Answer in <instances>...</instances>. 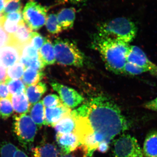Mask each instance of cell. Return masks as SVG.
I'll return each mask as SVG.
<instances>
[{"mask_svg": "<svg viewBox=\"0 0 157 157\" xmlns=\"http://www.w3.org/2000/svg\"><path fill=\"white\" fill-rule=\"evenodd\" d=\"M71 115L76 124L74 133L89 157L101 143L110 144L131 126L117 104L104 95L91 98L71 111Z\"/></svg>", "mask_w": 157, "mask_h": 157, "instance_id": "cell-1", "label": "cell"}, {"mask_svg": "<svg viewBox=\"0 0 157 157\" xmlns=\"http://www.w3.org/2000/svg\"><path fill=\"white\" fill-rule=\"evenodd\" d=\"M93 46L99 52L108 70L116 74L123 73L130 50L128 43L104 39L97 35L94 37Z\"/></svg>", "mask_w": 157, "mask_h": 157, "instance_id": "cell-2", "label": "cell"}, {"mask_svg": "<svg viewBox=\"0 0 157 157\" xmlns=\"http://www.w3.org/2000/svg\"><path fill=\"white\" fill-rule=\"evenodd\" d=\"M98 30V35L102 38L129 44L136 36L137 29L128 18L119 17L103 23Z\"/></svg>", "mask_w": 157, "mask_h": 157, "instance_id": "cell-3", "label": "cell"}, {"mask_svg": "<svg viewBox=\"0 0 157 157\" xmlns=\"http://www.w3.org/2000/svg\"><path fill=\"white\" fill-rule=\"evenodd\" d=\"M53 45L56 60L59 63L76 67L83 66L84 55L74 42L59 38L55 40Z\"/></svg>", "mask_w": 157, "mask_h": 157, "instance_id": "cell-4", "label": "cell"}, {"mask_svg": "<svg viewBox=\"0 0 157 157\" xmlns=\"http://www.w3.org/2000/svg\"><path fill=\"white\" fill-rule=\"evenodd\" d=\"M14 132L20 143L25 148L34 142L38 127L32 118L26 113L14 116Z\"/></svg>", "mask_w": 157, "mask_h": 157, "instance_id": "cell-5", "label": "cell"}, {"mask_svg": "<svg viewBox=\"0 0 157 157\" xmlns=\"http://www.w3.org/2000/svg\"><path fill=\"white\" fill-rule=\"evenodd\" d=\"M113 157H144L142 150L135 137L122 134L113 142Z\"/></svg>", "mask_w": 157, "mask_h": 157, "instance_id": "cell-6", "label": "cell"}, {"mask_svg": "<svg viewBox=\"0 0 157 157\" xmlns=\"http://www.w3.org/2000/svg\"><path fill=\"white\" fill-rule=\"evenodd\" d=\"M47 11L46 7L31 0L27 3L23 11L24 21L32 30H37L45 25Z\"/></svg>", "mask_w": 157, "mask_h": 157, "instance_id": "cell-7", "label": "cell"}, {"mask_svg": "<svg viewBox=\"0 0 157 157\" xmlns=\"http://www.w3.org/2000/svg\"><path fill=\"white\" fill-rule=\"evenodd\" d=\"M52 89L57 92L63 104L70 108H74L81 104L84 99L75 90L57 82L51 83Z\"/></svg>", "mask_w": 157, "mask_h": 157, "instance_id": "cell-8", "label": "cell"}, {"mask_svg": "<svg viewBox=\"0 0 157 157\" xmlns=\"http://www.w3.org/2000/svg\"><path fill=\"white\" fill-rule=\"evenodd\" d=\"M127 62L143 68L147 72L157 76V65L151 61L143 51L137 46H130Z\"/></svg>", "mask_w": 157, "mask_h": 157, "instance_id": "cell-9", "label": "cell"}, {"mask_svg": "<svg viewBox=\"0 0 157 157\" xmlns=\"http://www.w3.org/2000/svg\"><path fill=\"white\" fill-rule=\"evenodd\" d=\"M19 62L24 65L25 69L30 67L42 70L45 67L39 58V51L32 46L30 43L21 47Z\"/></svg>", "mask_w": 157, "mask_h": 157, "instance_id": "cell-10", "label": "cell"}, {"mask_svg": "<svg viewBox=\"0 0 157 157\" xmlns=\"http://www.w3.org/2000/svg\"><path fill=\"white\" fill-rule=\"evenodd\" d=\"M21 49L19 46L9 43L0 48V60L2 66L7 68L19 62Z\"/></svg>", "mask_w": 157, "mask_h": 157, "instance_id": "cell-11", "label": "cell"}, {"mask_svg": "<svg viewBox=\"0 0 157 157\" xmlns=\"http://www.w3.org/2000/svg\"><path fill=\"white\" fill-rule=\"evenodd\" d=\"M56 140L64 154H69L80 145L78 137L74 132L68 134H57Z\"/></svg>", "mask_w": 157, "mask_h": 157, "instance_id": "cell-12", "label": "cell"}, {"mask_svg": "<svg viewBox=\"0 0 157 157\" xmlns=\"http://www.w3.org/2000/svg\"><path fill=\"white\" fill-rule=\"evenodd\" d=\"M71 109L64 104L54 108H45V125L54 127L63 118L71 114Z\"/></svg>", "mask_w": 157, "mask_h": 157, "instance_id": "cell-13", "label": "cell"}, {"mask_svg": "<svg viewBox=\"0 0 157 157\" xmlns=\"http://www.w3.org/2000/svg\"><path fill=\"white\" fill-rule=\"evenodd\" d=\"M32 31L24 21H22L19 23L17 31L10 36L9 43H12L21 48L24 45L30 43Z\"/></svg>", "mask_w": 157, "mask_h": 157, "instance_id": "cell-14", "label": "cell"}, {"mask_svg": "<svg viewBox=\"0 0 157 157\" xmlns=\"http://www.w3.org/2000/svg\"><path fill=\"white\" fill-rule=\"evenodd\" d=\"M39 58L44 67L53 64L56 61L53 43L46 39L44 44L39 51Z\"/></svg>", "mask_w": 157, "mask_h": 157, "instance_id": "cell-15", "label": "cell"}, {"mask_svg": "<svg viewBox=\"0 0 157 157\" xmlns=\"http://www.w3.org/2000/svg\"><path fill=\"white\" fill-rule=\"evenodd\" d=\"M57 15L58 21L63 30L72 28L76 18V10L74 8H66L62 9Z\"/></svg>", "mask_w": 157, "mask_h": 157, "instance_id": "cell-16", "label": "cell"}, {"mask_svg": "<svg viewBox=\"0 0 157 157\" xmlns=\"http://www.w3.org/2000/svg\"><path fill=\"white\" fill-rule=\"evenodd\" d=\"M142 151L145 157H157V130L152 131L147 134Z\"/></svg>", "mask_w": 157, "mask_h": 157, "instance_id": "cell-17", "label": "cell"}, {"mask_svg": "<svg viewBox=\"0 0 157 157\" xmlns=\"http://www.w3.org/2000/svg\"><path fill=\"white\" fill-rule=\"evenodd\" d=\"M11 101L15 112L22 114L29 112L31 104L25 93L13 95L11 97Z\"/></svg>", "mask_w": 157, "mask_h": 157, "instance_id": "cell-18", "label": "cell"}, {"mask_svg": "<svg viewBox=\"0 0 157 157\" xmlns=\"http://www.w3.org/2000/svg\"><path fill=\"white\" fill-rule=\"evenodd\" d=\"M47 90V86L44 82L30 86L26 89L25 94L31 105L35 104L40 100L42 95Z\"/></svg>", "mask_w": 157, "mask_h": 157, "instance_id": "cell-19", "label": "cell"}, {"mask_svg": "<svg viewBox=\"0 0 157 157\" xmlns=\"http://www.w3.org/2000/svg\"><path fill=\"white\" fill-rule=\"evenodd\" d=\"M34 157H59L58 149L55 144L43 143L33 148Z\"/></svg>", "mask_w": 157, "mask_h": 157, "instance_id": "cell-20", "label": "cell"}, {"mask_svg": "<svg viewBox=\"0 0 157 157\" xmlns=\"http://www.w3.org/2000/svg\"><path fill=\"white\" fill-rule=\"evenodd\" d=\"M76 124L71 114L63 118L56 124L54 128L57 134H68L74 132Z\"/></svg>", "mask_w": 157, "mask_h": 157, "instance_id": "cell-21", "label": "cell"}, {"mask_svg": "<svg viewBox=\"0 0 157 157\" xmlns=\"http://www.w3.org/2000/svg\"><path fill=\"white\" fill-rule=\"evenodd\" d=\"M44 75V73L41 70H36L32 68H27L25 70L22 76V80L24 83L29 86L39 83Z\"/></svg>", "mask_w": 157, "mask_h": 157, "instance_id": "cell-22", "label": "cell"}, {"mask_svg": "<svg viewBox=\"0 0 157 157\" xmlns=\"http://www.w3.org/2000/svg\"><path fill=\"white\" fill-rule=\"evenodd\" d=\"M42 101L34 104L31 109L30 115L37 127L45 125V108Z\"/></svg>", "mask_w": 157, "mask_h": 157, "instance_id": "cell-23", "label": "cell"}, {"mask_svg": "<svg viewBox=\"0 0 157 157\" xmlns=\"http://www.w3.org/2000/svg\"><path fill=\"white\" fill-rule=\"evenodd\" d=\"M45 25L47 30L50 33L58 34L63 31V29L58 21L56 14H50L48 15Z\"/></svg>", "mask_w": 157, "mask_h": 157, "instance_id": "cell-24", "label": "cell"}, {"mask_svg": "<svg viewBox=\"0 0 157 157\" xmlns=\"http://www.w3.org/2000/svg\"><path fill=\"white\" fill-rule=\"evenodd\" d=\"M5 83L8 85L9 93L11 95L21 93H25V86L20 79H10L7 77Z\"/></svg>", "mask_w": 157, "mask_h": 157, "instance_id": "cell-25", "label": "cell"}, {"mask_svg": "<svg viewBox=\"0 0 157 157\" xmlns=\"http://www.w3.org/2000/svg\"><path fill=\"white\" fill-rule=\"evenodd\" d=\"M13 111L11 98L0 99V117L2 118L8 119L12 115Z\"/></svg>", "mask_w": 157, "mask_h": 157, "instance_id": "cell-26", "label": "cell"}, {"mask_svg": "<svg viewBox=\"0 0 157 157\" xmlns=\"http://www.w3.org/2000/svg\"><path fill=\"white\" fill-rule=\"evenodd\" d=\"M25 70L24 65L18 62L9 67L7 70V76L11 79H18L22 77Z\"/></svg>", "mask_w": 157, "mask_h": 157, "instance_id": "cell-27", "label": "cell"}, {"mask_svg": "<svg viewBox=\"0 0 157 157\" xmlns=\"http://www.w3.org/2000/svg\"><path fill=\"white\" fill-rule=\"evenodd\" d=\"M3 15L13 12L21 11L22 8L21 0H5Z\"/></svg>", "mask_w": 157, "mask_h": 157, "instance_id": "cell-28", "label": "cell"}, {"mask_svg": "<svg viewBox=\"0 0 157 157\" xmlns=\"http://www.w3.org/2000/svg\"><path fill=\"white\" fill-rule=\"evenodd\" d=\"M0 25L9 36L13 35L17 31L19 23L6 19L3 15L0 19Z\"/></svg>", "mask_w": 157, "mask_h": 157, "instance_id": "cell-29", "label": "cell"}, {"mask_svg": "<svg viewBox=\"0 0 157 157\" xmlns=\"http://www.w3.org/2000/svg\"><path fill=\"white\" fill-rule=\"evenodd\" d=\"M43 105L46 108H54L63 104L60 98L55 94H50L46 96L43 99Z\"/></svg>", "mask_w": 157, "mask_h": 157, "instance_id": "cell-30", "label": "cell"}, {"mask_svg": "<svg viewBox=\"0 0 157 157\" xmlns=\"http://www.w3.org/2000/svg\"><path fill=\"white\" fill-rule=\"evenodd\" d=\"M18 148L11 143H4L0 148L1 157H14Z\"/></svg>", "mask_w": 157, "mask_h": 157, "instance_id": "cell-31", "label": "cell"}, {"mask_svg": "<svg viewBox=\"0 0 157 157\" xmlns=\"http://www.w3.org/2000/svg\"><path fill=\"white\" fill-rule=\"evenodd\" d=\"M46 40L45 38L37 32H33L31 34V44L37 50L39 51L41 48Z\"/></svg>", "mask_w": 157, "mask_h": 157, "instance_id": "cell-32", "label": "cell"}, {"mask_svg": "<svg viewBox=\"0 0 157 157\" xmlns=\"http://www.w3.org/2000/svg\"><path fill=\"white\" fill-rule=\"evenodd\" d=\"M147 71L143 68L128 62L125 65L123 71V73L131 75H139Z\"/></svg>", "mask_w": 157, "mask_h": 157, "instance_id": "cell-33", "label": "cell"}, {"mask_svg": "<svg viewBox=\"0 0 157 157\" xmlns=\"http://www.w3.org/2000/svg\"><path fill=\"white\" fill-rule=\"evenodd\" d=\"M4 16L6 19L9 20L11 21L17 22V23H19L20 22L24 20L21 11L13 12V13H10V14H6Z\"/></svg>", "mask_w": 157, "mask_h": 157, "instance_id": "cell-34", "label": "cell"}, {"mask_svg": "<svg viewBox=\"0 0 157 157\" xmlns=\"http://www.w3.org/2000/svg\"><path fill=\"white\" fill-rule=\"evenodd\" d=\"M9 42L10 36L0 25V48L9 44Z\"/></svg>", "mask_w": 157, "mask_h": 157, "instance_id": "cell-35", "label": "cell"}, {"mask_svg": "<svg viewBox=\"0 0 157 157\" xmlns=\"http://www.w3.org/2000/svg\"><path fill=\"white\" fill-rule=\"evenodd\" d=\"M11 96L8 90L7 85L5 82L0 83V99L11 98Z\"/></svg>", "mask_w": 157, "mask_h": 157, "instance_id": "cell-36", "label": "cell"}, {"mask_svg": "<svg viewBox=\"0 0 157 157\" xmlns=\"http://www.w3.org/2000/svg\"><path fill=\"white\" fill-rule=\"evenodd\" d=\"M144 107L146 109L157 112V97L151 101L146 102L144 104Z\"/></svg>", "mask_w": 157, "mask_h": 157, "instance_id": "cell-37", "label": "cell"}, {"mask_svg": "<svg viewBox=\"0 0 157 157\" xmlns=\"http://www.w3.org/2000/svg\"><path fill=\"white\" fill-rule=\"evenodd\" d=\"M7 77V72L6 68L0 66V83L5 82Z\"/></svg>", "mask_w": 157, "mask_h": 157, "instance_id": "cell-38", "label": "cell"}, {"mask_svg": "<svg viewBox=\"0 0 157 157\" xmlns=\"http://www.w3.org/2000/svg\"><path fill=\"white\" fill-rule=\"evenodd\" d=\"M109 148V144H108L103 142L100 144L98 149V151L102 153H105L108 151Z\"/></svg>", "mask_w": 157, "mask_h": 157, "instance_id": "cell-39", "label": "cell"}, {"mask_svg": "<svg viewBox=\"0 0 157 157\" xmlns=\"http://www.w3.org/2000/svg\"><path fill=\"white\" fill-rule=\"evenodd\" d=\"M14 157H29L24 152L18 148L15 153Z\"/></svg>", "mask_w": 157, "mask_h": 157, "instance_id": "cell-40", "label": "cell"}, {"mask_svg": "<svg viewBox=\"0 0 157 157\" xmlns=\"http://www.w3.org/2000/svg\"><path fill=\"white\" fill-rule=\"evenodd\" d=\"M5 0H0V13L3 14L4 11V7H5Z\"/></svg>", "mask_w": 157, "mask_h": 157, "instance_id": "cell-41", "label": "cell"}, {"mask_svg": "<svg viewBox=\"0 0 157 157\" xmlns=\"http://www.w3.org/2000/svg\"><path fill=\"white\" fill-rule=\"evenodd\" d=\"M60 157H76L74 156L73 155H69V154H62L60 156Z\"/></svg>", "mask_w": 157, "mask_h": 157, "instance_id": "cell-42", "label": "cell"}, {"mask_svg": "<svg viewBox=\"0 0 157 157\" xmlns=\"http://www.w3.org/2000/svg\"><path fill=\"white\" fill-rule=\"evenodd\" d=\"M71 3L73 4H77V3L80 2V0H70Z\"/></svg>", "mask_w": 157, "mask_h": 157, "instance_id": "cell-43", "label": "cell"}, {"mask_svg": "<svg viewBox=\"0 0 157 157\" xmlns=\"http://www.w3.org/2000/svg\"><path fill=\"white\" fill-rule=\"evenodd\" d=\"M87 0H80V2H85Z\"/></svg>", "mask_w": 157, "mask_h": 157, "instance_id": "cell-44", "label": "cell"}, {"mask_svg": "<svg viewBox=\"0 0 157 157\" xmlns=\"http://www.w3.org/2000/svg\"><path fill=\"white\" fill-rule=\"evenodd\" d=\"M3 16V14H2V13H0V19H1V17H2Z\"/></svg>", "mask_w": 157, "mask_h": 157, "instance_id": "cell-45", "label": "cell"}, {"mask_svg": "<svg viewBox=\"0 0 157 157\" xmlns=\"http://www.w3.org/2000/svg\"><path fill=\"white\" fill-rule=\"evenodd\" d=\"M2 66V64H1V60H0V66Z\"/></svg>", "mask_w": 157, "mask_h": 157, "instance_id": "cell-46", "label": "cell"}]
</instances>
